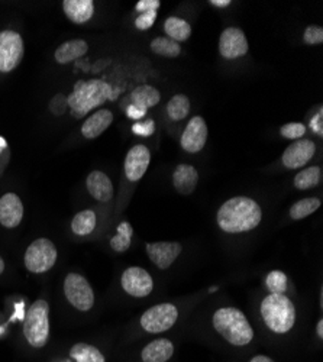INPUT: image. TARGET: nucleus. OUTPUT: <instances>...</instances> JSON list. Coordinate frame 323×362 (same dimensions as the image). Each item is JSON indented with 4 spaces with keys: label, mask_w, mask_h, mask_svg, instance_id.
Instances as JSON below:
<instances>
[{
    "label": "nucleus",
    "mask_w": 323,
    "mask_h": 362,
    "mask_svg": "<svg viewBox=\"0 0 323 362\" xmlns=\"http://www.w3.org/2000/svg\"><path fill=\"white\" fill-rule=\"evenodd\" d=\"M319 207H320V200L319 199H315V197L303 199V200H299L291 206L290 216H291V219H295V221H302V219L310 216L312 214H315Z\"/></svg>",
    "instance_id": "nucleus-30"
},
{
    "label": "nucleus",
    "mask_w": 323,
    "mask_h": 362,
    "mask_svg": "<svg viewBox=\"0 0 323 362\" xmlns=\"http://www.w3.org/2000/svg\"><path fill=\"white\" fill-rule=\"evenodd\" d=\"M151 153L145 145H135L125 158V174L131 181H138L150 167Z\"/></svg>",
    "instance_id": "nucleus-14"
},
{
    "label": "nucleus",
    "mask_w": 323,
    "mask_h": 362,
    "mask_svg": "<svg viewBox=\"0 0 323 362\" xmlns=\"http://www.w3.org/2000/svg\"><path fill=\"white\" fill-rule=\"evenodd\" d=\"M8 144H6V139L4 136H0V154H2V151L6 149Z\"/></svg>",
    "instance_id": "nucleus-43"
},
{
    "label": "nucleus",
    "mask_w": 323,
    "mask_h": 362,
    "mask_svg": "<svg viewBox=\"0 0 323 362\" xmlns=\"http://www.w3.org/2000/svg\"><path fill=\"white\" fill-rule=\"evenodd\" d=\"M70 355L76 362H106L103 354L89 344H76L70 349Z\"/></svg>",
    "instance_id": "nucleus-26"
},
{
    "label": "nucleus",
    "mask_w": 323,
    "mask_h": 362,
    "mask_svg": "<svg viewBox=\"0 0 323 362\" xmlns=\"http://www.w3.org/2000/svg\"><path fill=\"white\" fill-rule=\"evenodd\" d=\"M315 153H316V145L313 141L299 139L287 146L281 161L284 167L290 170L300 168V167H305L313 158Z\"/></svg>",
    "instance_id": "nucleus-12"
},
{
    "label": "nucleus",
    "mask_w": 323,
    "mask_h": 362,
    "mask_svg": "<svg viewBox=\"0 0 323 362\" xmlns=\"http://www.w3.org/2000/svg\"><path fill=\"white\" fill-rule=\"evenodd\" d=\"M208 141V125L204 119L194 116L189 120V124L182 135V146L190 154H196L203 149Z\"/></svg>",
    "instance_id": "nucleus-13"
},
{
    "label": "nucleus",
    "mask_w": 323,
    "mask_h": 362,
    "mask_svg": "<svg viewBox=\"0 0 323 362\" xmlns=\"http://www.w3.org/2000/svg\"><path fill=\"white\" fill-rule=\"evenodd\" d=\"M219 52L228 59L244 57L248 52V41L240 28H226L219 40Z\"/></svg>",
    "instance_id": "nucleus-11"
},
{
    "label": "nucleus",
    "mask_w": 323,
    "mask_h": 362,
    "mask_svg": "<svg viewBox=\"0 0 323 362\" xmlns=\"http://www.w3.org/2000/svg\"><path fill=\"white\" fill-rule=\"evenodd\" d=\"M98 223V216L93 210H81L78 212L73 222H71V230L77 236H86L90 235Z\"/></svg>",
    "instance_id": "nucleus-25"
},
{
    "label": "nucleus",
    "mask_w": 323,
    "mask_h": 362,
    "mask_svg": "<svg viewBox=\"0 0 323 362\" xmlns=\"http://www.w3.org/2000/svg\"><path fill=\"white\" fill-rule=\"evenodd\" d=\"M172 183L180 194H192L199 183V173L193 165L182 164L172 174Z\"/></svg>",
    "instance_id": "nucleus-19"
},
{
    "label": "nucleus",
    "mask_w": 323,
    "mask_h": 362,
    "mask_svg": "<svg viewBox=\"0 0 323 362\" xmlns=\"http://www.w3.org/2000/svg\"><path fill=\"white\" fill-rule=\"evenodd\" d=\"M127 115H128L129 117L138 120V119H141V117H143V116L146 115V110H141V109H138V107L129 105L128 109H127Z\"/></svg>",
    "instance_id": "nucleus-39"
},
{
    "label": "nucleus",
    "mask_w": 323,
    "mask_h": 362,
    "mask_svg": "<svg viewBox=\"0 0 323 362\" xmlns=\"http://www.w3.org/2000/svg\"><path fill=\"white\" fill-rule=\"evenodd\" d=\"M57 257L58 252L52 240L47 238H38L28 247L23 261L28 271H31L34 274H42L55 265Z\"/></svg>",
    "instance_id": "nucleus-6"
},
{
    "label": "nucleus",
    "mask_w": 323,
    "mask_h": 362,
    "mask_svg": "<svg viewBox=\"0 0 323 362\" xmlns=\"http://www.w3.org/2000/svg\"><path fill=\"white\" fill-rule=\"evenodd\" d=\"M174 354V345L168 339H155L146 345L141 358L143 362H167Z\"/></svg>",
    "instance_id": "nucleus-21"
},
{
    "label": "nucleus",
    "mask_w": 323,
    "mask_h": 362,
    "mask_svg": "<svg viewBox=\"0 0 323 362\" xmlns=\"http://www.w3.org/2000/svg\"><path fill=\"white\" fill-rule=\"evenodd\" d=\"M23 58V41L15 31L0 33V73L13 71Z\"/></svg>",
    "instance_id": "nucleus-9"
},
{
    "label": "nucleus",
    "mask_w": 323,
    "mask_h": 362,
    "mask_svg": "<svg viewBox=\"0 0 323 362\" xmlns=\"http://www.w3.org/2000/svg\"><path fill=\"white\" fill-rule=\"evenodd\" d=\"M160 100H161L160 92L150 84L138 86L131 93V105L141 110H148L150 107L158 105Z\"/></svg>",
    "instance_id": "nucleus-22"
},
{
    "label": "nucleus",
    "mask_w": 323,
    "mask_h": 362,
    "mask_svg": "<svg viewBox=\"0 0 323 362\" xmlns=\"http://www.w3.org/2000/svg\"><path fill=\"white\" fill-rule=\"evenodd\" d=\"M249 362H274V361L270 356H266V355H257Z\"/></svg>",
    "instance_id": "nucleus-41"
},
{
    "label": "nucleus",
    "mask_w": 323,
    "mask_h": 362,
    "mask_svg": "<svg viewBox=\"0 0 323 362\" xmlns=\"http://www.w3.org/2000/svg\"><path fill=\"white\" fill-rule=\"evenodd\" d=\"M310 129H312L315 134H317L319 136L323 135V109H322V107H320V109L317 110V113L312 117V120H310Z\"/></svg>",
    "instance_id": "nucleus-37"
},
{
    "label": "nucleus",
    "mask_w": 323,
    "mask_h": 362,
    "mask_svg": "<svg viewBox=\"0 0 323 362\" xmlns=\"http://www.w3.org/2000/svg\"><path fill=\"white\" fill-rule=\"evenodd\" d=\"M164 31L170 37V40L175 42H183L187 41L192 35V26L187 21L177 18V16H170L164 23Z\"/></svg>",
    "instance_id": "nucleus-24"
},
{
    "label": "nucleus",
    "mask_w": 323,
    "mask_h": 362,
    "mask_svg": "<svg viewBox=\"0 0 323 362\" xmlns=\"http://www.w3.org/2000/svg\"><path fill=\"white\" fill-rule=\"evenodd\" d=\"M23 335L34 348H44L49 339V306L45 300H37L28 309L23 322Z\"/></svg>",
    "instance_id": "nucleus-5"
},
{
    "label": "nucleus",
    "mask_w": 323,
    "mask_h": 362,
    "mask_svg": "<svg viewBox=\"0 0 323 362\" xmlns=\"http://www.w3.org/2000/svg\"><path fill=\"white\" fill-rule=\"evenodd\" d=\"M155 19H157V12L155 11H153V12H143V13H141L136 18L135 25H136L138 29H142V31H145V29H148V28H151L154 25Z\"/></svg>",
    "instance_id": "nucleus-35"
},
{
    "label": "nucleus",
    "mask_w": 323,
    "mask_h": 362,
    "mask_svg": "<svg viewBox=\"0 0 323 362\" xmlns=\"http://www.w3.org/2000/svg\"><path fill=\"white\" fill-rule=\"evenodd\" d=\"M89 51V45L83 40H71L60 45L55 51V62L60 64H69L74 59L83 57Z\"/></svg>",
    "instance_id": "nucleus-23"
},
{
    "label": "nucleus",
    "mask_w": 323,
    "mask_h": 362,
    "mask_svg": "<svg viewBox=\"0 0 323 362\" xmlns=\"http://www.w3.org/2000/svg\"><path fill=\"white\" fill-rule=\"evenodd\" d=\"M160 0H139V2L136 4V11L143 13V12H153L160 8Z\"/></svg>",
    "instance_id": "nucleus-38"
},
{
    "label": "nucleus",
    "mask_w": 323,
    "mask_h": 362,
    "mask_svg": "<svg viewBox=\"0 0 323 362\" xmlns=\"http://www.w3.org/2000/svg\"><path fill=\"white\" fill-rule=\"evenodd\" d=\"M280 134L287 139H299L306 134V127L303 124H298V122L287 124V125L281 127Z\"/></svg>",
    "instance_id": "nucleus-33"
},
{
    "label": "nucleus",
    "mask_w": 323,
    "mask_h": 362,
    "mask_svg": "<svg viewBox=\"0 0 323 362\" xmlns=\"http://www.w3.org/2000/svg\"><path fill=\"white\" fill-rule=\"evenodd\" d=\"M151 49L155 54L167 57V58H175V57H179L182 52V47L179 42H175L165 37H158V38L153 40Z\"/></svg>",
    "instance_id": "nucleus-31"
},
{
    "label": "nucleus",
    "mask_w": 323,
    "mask_h": 362,
    "mask_svg": "<svg viewBox=\"0 0 323 362\" xmlns=\"http://www.w3.org/2000/svg\"><path fill=\"white\" fill-rule=\"evenodd\" d=\"M316 332H317V337L322 339V338H323V320H322V319L317 322Z\"/></svg>",
    "instance_id": "nucleus-42"
},
{
    "label": "nucleus",
    "mask_w": 323,
    "mask_h": 362,
    "mask_svg": "<svg viewBox=\"0 0 323 362\" xmlns=\"http://www.w3.org/2000/svg\"><path fill=\"white\" fill-rule=\"evenodd\" d=\"M5 271V261L2 259V257H0V274H2Z\"/></svg>",
    "instance_id": "nucleus-44"
},
{
    "label": "nucleus",
    "mask_w": 323,
    "mask_h": 362,
    "mask_svg": "<svg viewBox=\"0 0 323 362\" xmlns=\"http://www.w3.org/2000/svg\"><path fill=\"white\" fill-rule=\"evenodd\" d=\"M261 316L274 334H287L296 322V309L284 294H270L262 300Z\"/></svg>",
    "instance_id": "nucleus-4"
},
{
    "label": "nucleus",
    "mask_w": 323,
    "mask_h": 362,
    "mask_svg": "<svg viewBox=\"0 0 323 362\" xmlns=\"http://www.w3.org/2000/svg\"><path fill=\"white\" fill-rule=\"evenodd\" d=\"M132 235L134 229L131 223L122 222L119 226H117V233L110 239V247L114 252H125L129 250L131 243H132Z\"/></svg>",
    "instance_id": "nucleus-27"
},
{
    "label": "nucleus",
    "mask_w": 323,
    "mask_h": 362,
    "mask_svg": "<svg viewBox=\"0 0 323 362\" xmlns=\"http://www.w3.org/2000/svg\"><path fill=\"white\" fill-rule=\"evenodd\" d=\"M262 219L259 204L249 197H232L218 210V225L228 233H242L255 229Z\"/></svg>",
    "instance_id": "nucleus-1"
},
{
    "label": "nucleus",
    "mask_w": 323,
    "mask_h": 362,
    "mask_svg": "<svg viewBox=\"0 0 323 362\" xmlns=\"http://www.w3.org/2000/svg\"><path fill=\"white\" fill-rule=\"evenodd\" d=\"M63 9L66 16L73 23H86L95 13V4L92 0H64Z\"/></svg>",
    "instance_id": "nucleus-20"
},
{
    "label": "nucleus",
    "mask_w": 323,
    "mask_h": 362,
    "mask_svg": "<svg viewBox=\"0 0 323 362\" xmlns=\"http://www.w3.org/2000/svg\"><path fill=\"white\" fill-rule=\"evenodd\" d=\"M190 112V100L184 95H175L167 105V115L171 120H183Z\"/></svg>",
    "instance_id": "nucleus-29"
},
{
    "label": "nucleus",
    "mask_w": 323,
    "mask_h": 362,
    "mask_svg": "<svg viewBox=\"0 0 323 362\" xmlns=\"http://www.w3.org/2000/svg\"><path fill=\"white\" fill-rule=\"evenodd\" d=\"M23 218V204L18 194L6 193L0 197V225L13 229Z\"/></svg>",
    "instance_id": "nucleus-16"
},
{
    "label": "nucleus",
    "mask_w": 323,
    "mask_h": 362,
    "mask_svg": "<svg viewBox=\"0 0 323 362\" xmlns=\"http://www.w3.org/2000/svg\"><path fill=\"white\" fill-rule=\"evenodd\" d=\"M183 247L179 243H154L146 244V254L150 259L160 268L167 269L171 264L179 258Z\"/></svg>",
    "instance_id": "nucleus-15"
},
{
    "label": "nucleus",
    "mask_w": 323,
    "mask_h": 362,
    "mask_svg": "<svg viewBox=\"0 0 323 362\" xmlns=\"http://www.w3.org/2000/svg\"><path fill=\"white\" fill-rule=\"evenodd\" d=\"M213 326L222 338L235 346H245L254 338V330L240 309L222 308L216 310Z\"/></svg>",
    "instance_id": "nucleus-3"
},
{
    "label": "nucleus",
    "mask_w": 323,
    "mask_h": 362,
    "mask_svg": "<svg viewBox=\"0 0 323 362\" xmlns=\"http://www.w3.org/2000/svg\"><path fill=\"white\" fill-rule=\"evenodd\" d=\"M230 4H232L230 0H211V5L218 6V8H226V6H229Z\"/></svg>",
    "instance_id": "nucleus-40"
},
{
    "label": "nucleus",
    "mask_w": 323,
    "mask_h": 362,
    "mask_svg": "<svg viewBox=\"0 0 323 362\" xmlns=\"http://www.w3.org/2000/svg\"><path fill=\"white\" fill-rule=\"evenodd\" d=\"M87 190L98 202H109L113 197V185L110 178L102 171H92L86 180Z\"/></svg>",
    "instance_id": "nucleus-17"
},
{
    "label": "nucleus",
    "mask_w": 323,
    "mask_h": 362,
    "mask_svg": "<svg viewBox=\"0 0 323 362\" xmlns=\"http://www.w3.org/2000/svg\"><path fill=\"white\" fill-rule=\"evenodd\" d=\"M303 41L307 45H317L323 42V29L320 26H307L305 35H303Z\"/></svg>",
    "instance_id": "nucleus-34"
},
{
    "label": "nucleus",
    "mask_w": 323,
    "mask_h": 362,
    "mask_svg": "<svg viewBox=\"0 0 323 362\" xmlns=\"http://www.w3.org/2000/svg\"><path fill=\"white\" fill-rule=\"evenodd\" d=\"M122 288L132 297H146L154 288L153 277L141 267H131L124 271L121 279Z\"/></svg>",
    "instance_id": "nucleus-10"
},
{
    "label": "nucleus",
    "mask_w": 323,
    "mask_h": 362,
    "mask_svg": "<svg viewBox=\"0 0 323 362\" xmlns=\"http://www.w3.org/2000/svg\"><path fill=\"white\" fill-rule=\"evenodd\" d=\"M179 319V310L171 303L153 306L141 317V326L150 334H161L171 329Z\"/></svg>",
    "instance_id": "nucleus-8"
},
{
    "label": "nucleus",
    "mask_w": 323,
    "mask_h": 362,
    "mask_svg": "<svg viewBox=\"0 0 323 362\" xmlns=\"http://www.w3.org/2000/svg\"><path fill=\"white\" fill-rule=\"evenodd\" d=\"M322 180V168L320 167H307L302 170L295 177V187L299 190H309L316 187Z\"/></svg>",
    "instance_id": "nucleus-28"
},
{
    "label": "nucleus",
    "mask_w": 323,
    "mask_h": 362,
    "mask_svg": "<svg viewBox=\"0 0 323 362\" xmlns=\"http://www.w3.org/2000/svg\"><path fill=\"white\" fill-rule=\"evenodd\" d=\"M266 283L271 294H284L287 290V276L283 273V271H278V269L271 271L266 279Z\"/></svg>",
    "instance_id": "nucleus-32"
},
{
    "label": "nucleus",
    "mask_w": 323,
    "mask_h": 362,
    "mask_svg": "<svg viewBox=\"0 0 323 362\" xmlns=\"http://www.w3.org/2000/svg\"><path fill=\"white\" fill-rule=\"evenodd\" d=\"M113 99V90L110 84L103 80H78L74 84L73 93L67 98V106L70 107L71 116L76 119H83L93 109L100 107L106 100Z\"/></svg>",
    "instance_id": "nucleus-2"
},
{
    "label": "nucleus",
    "mask_w": 323,
    "mask_h": 362,
    "mask_svg": "<svg viewBox=\"0 0 323 362\" xmlns=\"http://www.w3.org/2000/svg\"><path fill=\"white\" fill-rule=\"evenodd\" d=\"M113 122V113L107 109H100L95 112L89 119L84 120L81 127V134L87 139H95L100 136Z\"/></svg>",
    "instance_id": "nucleus-18"
},
{
    "label": "nucleus",
    "mask_w": 323,
    "mask_h": 362,
    "mask_svg": "<svg viewBox=\"0 0 323 362\" xmlns=\"http://www.w3.org/2000/svg\"><path fill=\"white\" fill-rule=\"evenodd\" d=\"M154 129H155V124L153 119H148L145 120V122L142 124H135L132 127V131L136 134V135H142V136H150L154 134Z\"/></svg>",
    "instance_id": "nucleus-36"
},
{
    "label": "nucleus",
    "mask_w": 323,
    "mask_h": 362,
    "mask_svg": "<svg viewBox=\"0 0 323 362\" xmlns=\"http://www.w3.org/2000/svg\"><path fill=\"white\" fill-rule=\"evenodd\" d=\"M64 294L69 303L80 312L90 310L95 305V293L90 286L81 274L70 273L64 280Z\"/></svg>",
    "instance_id": "nucleus-7"
}]
</instances>
